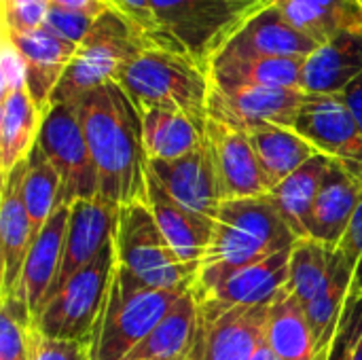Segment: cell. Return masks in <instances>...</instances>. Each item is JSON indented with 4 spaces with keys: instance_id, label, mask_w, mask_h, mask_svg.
Here are the masks:
<instances>
[{
    "instance_id": "1",
    "label": "cell",
    "mask_w": 362,
    "mask_h": 360,
    "mask_svg": "<svg viewBox=\"0 0 362 360\" xmlns=\"http://www.w3.org/2000/svg\"><path fill=\"white\" fill-rule=\"evenodd\" d=\"M93 157L100 195L115 206L146 204L148 157L142 115L119 83L91 89L74 102Z\"/></svg>"
},
{
    "instance_id": "2",
    "label": "cell",
    "mask_w": 362,
    "mask_h": 360,
    "mask_svg": "<svg viewBox=\"0 0 362 360\" xmlns=\"http://www.w3.org/2000/svg\"><path fill=\"white\" fill-rule=\"evenodd\" d=\"M299 238L282 221L267 195L225 199L214 219L212 240L193 282V297L208 293L229 272L291 250Z\"/></svg>"
},
{
    "instance_id": "3",
    "label": "cell",
    "mask_w": 362,
    "mask_h": 360,
    "mask_svg": "<svg viewBox=\"0 0 362 360\" xmlns=\"http://www.w3.org/2000/svg\"><path fill=\"white\" fill-rule=\"evenodd\" d=\"M117 83L138 112L151 108L174 110L206 127L212 87L210 68L191 55L168 47H148L123 68Z\"/></svg>"
},
{
    "instance_id": "4",
    "label": "cell",
    "mask_w": 362,
    "mask_h": 360,
    "mask_svg": "<svg viewBox=\"0 0 362 360\" xmlns=\"http://www.w3.org/2000/svg\"><path fill=\"white\" fill-rule=\"evenodd\" d=\"M185 293L189 291L153 289L117 265L106 306L91 337L89 359L125 360Z\"/></svg>"
},
{
    "instance_id": "5",
    "label": "cell",
    "mask_w": 362,
    "mask_h": 360,
    "mask_svg": "<svg viewBox=\"0 0 362 360\" xmlns=\"http://www.w3.org/2000/svg\"><path fill=\"white\" fill-rule=\"evenodd\" d=\"M148 47L159 45L117 11H104L78 45L51 104H74L91 89L117 83L123 68Z\"/></svg>"
},
{
    "instance_id": "6",
    "label": "cell",
    "mask_w": 362,
    "mask_h": 360,
    "mask_svg": "<svg viewBox=\"0 0 362 360\" xmlns=\"http://www.w3.org/2000/svg\"><path fill=\"white\" fill-rule=\"evenodd\" d=\"M161 47L210 68L221 47L259 11L248 0H151Z\"/></svg>"
},
{
    "instance_id": "7",
    "label": "cell",
    "mask_w": 362,
    "mask_h": 360,
    "mask_svg": "<svg viewBox=\"0 0 362 360\" xmlns=\"http://www.w3.org/2000/svg\"><path fill=\"white\" fill-rule=\"evenodd\" d=\"M115 252L119 267L153 289L191 291L197 278V272L180 261L161 233L148 204L138 202L119 208Z\"/></svg>"
},
{
    "instance_id": "8",
    "label": "cell",
    "mask_w": 362,
    "mask_h": 360,
    "mask_svg": "<svg viewBox=\"0 0 362 360\" xmlns=\"http://www.w3.org/2000/svg\"><path fill=\"white\" fill-rule=\"evenodd\" d=\"M117 269L115 238L93 263L76 272L66 286L42 308L34 327L38 333L62 342L91 346L95 325L106 306Z\"/></svg>"
},
{
    "instance_id": "9",
    "label": "cell",
    "mask_w": 362,
    "mask_h": 360,
    "mask_svg": "<svg viewBox=\"0 0 362 360\" xmlns=\"http://www.w3.org/2000/svg\"><path fill=\"white\" fill-rule=\"evenodd\" d=\"M36 146L62 178V206L100 195V178L74 104H51Z\"/></svg>"
},
{
    "instance_id": "10",
    "label": "cell",
    "mask_w": 362,
    "mask_h": 360,
    "mask_svg": "<svg viewBox=\"0 0 362 360\" xmlns=\"http://www.w3.org/2000/svg\"><path fill=\"white\" fill-rule=\"evenodd\" d=\"M308 93L297 87H210L208 119L248 132L259 125L295 127Z\"/></svg>"
},
{
    "instance_id": "11",
    "label": "cell",
    "mask_w": 362,
    "mask_h": 360,
    "mask_svg": "<svg viewBox=\"0 0 362 360\" xmlns=\"http://www.w3.org/2000/svg\"><path fill=\"white\" fill-rule=\"evenodd\" d=\"M291 250L233 269L208 293L195 297L199 310V327L212 325L216 318L235 308L272 303L288 286Z\"/></svg>"
},
{
    "instance_id": "12",
    "label": "cell",
    "mask_w": 362,
    "mask_h": 360,
    "mask_svg": "<svg viewBox=\"0 0 362 360\" xmlns=\"http://www.w3.org/2000/svg\"><path fill=\"white\" fill-rule=\"evenodd\" d=\"M293 129L362 182V129L339 93H308Z\"/></svg>"
},
{
    "instance_id": "13",
    "label": "cell",
    "mask_w": 362,
    "mask_h": 360,
    "mask_svg": "<svg viewBox=\"0 0 362 360\" xmlns=\"http://www.w3.org/2000/svg\"><path fill=\"white\" fill-rule=\"evenodd\" d=\"M117 219H119V206L110 204L102 195L93 199H81L70 206L62 267L45 299V306L66 286V282L76 272L93 263L98 255L112 242L117 231Z\"/></svg>"
},
{
    "instance_id": "14",
    "label": "cell",
    "mask_w": 362,
    "mask_h": 360,
    "mask_svg": "<svg viewBox=\"0 0 362 360\" xmlns=\"http://www.w3.org/2000/svg\"><path fill=\"white\" fill-rule=\"evenodd\" d=\"M206 140L212 153L223 199L263 197L272 191L246 132L216 119H208Z\"/></svg>"
},
{
    "instance_id": "15",
    "label": "cell",
    "mask_w": 362,
    "mask_h": 360,
    "mask_svg": "<svg viewBox=\"0 0 362 360\" xmlns=\"http://www.w3.org/2000/svg\"><path fill=\"white\" fill-rule=\"evenodd\" d=\"M320 45L301 34L276 4L252 15L212 57L210 64L248 57H310Z\"/></svg>"
},
{
    "instance_id": "16",
    "label": "cell",
    "mask_w": 362,
    "mask_h": 360,
    "mask_svg": "<svg viewBox=\"0 0 362 360\" xmlns=\"http://www.w3.org/2000/svg\"><path fill=\"white\" fill-rule=\"evenodd\" d=\"M148 170L180 206L204 219H216L218 208L225 199L221 193L208 140H204L197 151L180 159L148 161Z\"/></svg>"
},
{
    "instance_id": "17",
    "label": "cell",
    "mask_w": 362,
    "mask_h": 360,
    "mask_svg": "<svg viewBox=\"0 0 362 360\" xmlns=\"http://www.w3.org/2000/svg\"><path fill=\"white\" fill-rule=\"evenodd\" d=\"M28 161V159H25ZM25 161L15 166L2 180V204H0V291L2 299L17 295L25 259L36 240L32 221L28 216L21 185L25 174Z\"/></svg>"
},
{
    "instance_id": "18",
    "label": "cell",
    "mask_w": 362,
    "mask_h": 360,
    "mask_svg": "<svg viewBox=\"0 0 362 360\" xmlns=\"http://www.w3.org/2000/svg\"><path fill=\"white\" fill-rule=\"evenodd\" d=\"M265 306L235 308L208 327H199L189 360H252L265 344Z\"/></svg>"
},
{
    "instance_id": "19",
    "label": "cell",
    "mask_w": 362,
    "mask_h": 360,
    "mask_svg": "<svg viewBox=\"0 0 362 360\" xmlns=\"http://www.w3.org/2000/svg\"><path fill=\"white\" fill-rule=\"evenodd\" d=\"M361 199V180L346 166L331 159L310 214L308 238L320 242L329 250H335L346 238Z\"/></svg>"
},
{
    "instance_id": "20",
    "label": "cell",
    "mask_w": 362,
    "mask_h": 360,
    "mask_svg": "<svg viewBox=\"0 0 362 360\" xmlns=\"http://www.w3.org/2000/svg\"><path fill=\"white\" fill-rule=\"evenodd\" d=\"M8 40L19 51L23 64H25V87L36 102V106L47 115L53 102V93L76 55L78 45L59 38L57 34L49 32L45 25L30 34H6Z\"/></svg>"
},
{
    "instance_id": "21",
    "label": "cell",
    "mask_w": 362,
    "mask_h": 360,
    "mask_svg": "<svg viewBox=\"0 0 362 360\" xmlns=\"http://www.w3.org/2000/svg\"><path fill=\"white\" fill-rule=\"evenodd\" d=\"M146 204H148L161 233L165 236L170 246L176 250L180 261L185 265H189L191 269L199 272L202 259L212 240L214 221L204 219V216L187 210L185 206H180L157 182V178L151 174V170H148V178H146Z\"/></svg>"
},
{
    "instance_id": "22",
    "label": "cell",
    "mask_w": 362,
    "mask_h": 360,
    "mask_svg": "<svg viewBox=\"0 0 362 360\" xmlns=\"http://www.w3.org/2000/svg\"><path fill=\"white\" fill-rule=\"evenodd\" d=\"M68 221H70V206H59L47 225L36 236L30 255L23 265L21 282L17 289V297L25 301L30 308L32 318L40 314L45 299L59 274L64 246H66V233H68Z\"/></svg>"
},
{
    "instance_id": "23",
    "label": "cell",
    "mask_w": 362,
    "mask_h": 360,
    "mask_svg": "<svg viewBox=\"0 0 362 360\" xmlns=\"http://www.w3.org/2000/svg\"><path fill=\"white\" fill-rule=\"evenodd\" d=\"M362 74V28L346 30L320 45L303 64L301 89L337 95Z\"/></svg>"
},
{
    "instance_id": "24",
    "label": "cell",
    "mask_w": 362,
    "mask_h": 360,
    "mask_svg": "<svg viewBox=\"0 0 362 360\" xmlns=\"http://www.w3.org/2000/svg\"><path fill=\"white\" fill-rule=\"evenodd\" d=\"M354 274H356L354 257L346 248L337 246L333 250V265H331V274H329L325 286L305 306L320 360H327L329 352H331L344 310L354 291Z\"/></svg>"
},
{
    "instance_id": "25",
    "label": "cell",
    "mask_w": 362,
    "mask_h": 360,
    "mask_svg": "<svg viewBox=\"0 0 362 360\" xmlns=\"http://www.w3.org/2000/svg\"><path fill=\"white\" fill-rule=\"evenodd\" d=\"M45 112L32 100L28 87L2 91L0 104V174L2 180L25 161L38 142Z\"/></svg>"
},
{
    "instance_id": "26",
    "label": "cell",
    "mask_w": 362,
    "mask_h": 360,
    "mask_svg": "<svg viewBox=\"0 0 362 360\" xmlns=\"http://www.w3.org/2000/svg\"><path fill=\"white\" fill-rule=\"evenodd\" d=\"M199 333V310L193 293H185L165 318L125 360H189Z\"/></svg>"
},
{
    "instance_id": "27",
    "label": "cell",
    "mask_w": 362,
    "mask_h": 360,
    "mask_svg": "<svg viewBox=\"0 0 362 360\" xmlns=\"http://www.w3.org/2000/svg\"><path fill=\"white\" fill-rule=\"evenodd\" d=\"M265 344L282 360H320L305 306L288 289L269 303Z\"/></svg>"
},
{
    "instance_id": "28",
    "label": "cell",
    "mask_w": 362,
    "mask_h": 360,
    "mask_svg": "<svg viewBox=\"0 0 362 360\" xmlns=\"http://www.w3.org/2000/svg\"><path fill=\"white\" fill-rule=\"evenodd\" d=\"M329 166H331V157L318 153L267 193L272 206L278 210L282 221L291 227V231L299 240H310L308 238L310 214Z\"/></svg>"
},
{
    "instance_id": "29",
    "label": "cell",
    "mask_w": 362,
    "mask_h": 360,
    "mask_svg": "<svg viewBox=\"0 0 362 360\" xmlns=\"http://www.w3.org/2000/svg\"><path fill=\"white\" fill-rule=\"evenodd\" d=\"M276 6L288 23L318 45L339 32L362 28L361 0H278Z\"/></svg>"
},
{
    "instance_id": "30",
    "label": "cell",
    "mask_w": 362,
    "mask_h": 360,
    "mask_svg": "<svg viewBox=\"0 0 362 360\" xmlns=\"http://www.w3.org/2000/svg\"><path fill=\"white\" fill-rule=\"evenodd\" d=\"M142 115V136L148 161H172L197 151L206 140V127L187 115L151 108Z\"/></svg>"
},
{
    "instance_id": "31",
    "label": "cell",
    "mask_w": 362,
    "mask_h": 360,
    "mask_svg": "<svg viewBox=\"0 0 362 360\" xmlns=\"http://www.w3.org/2000/svg\"><path fill=\"white\" fill-rule=\"evenodd\" d=\"M246 134L272 189L288 178L295 170H299L305 161L318 155L316 146L291 127L259 125L248 129Z\"/></svg>"
},
{
    "instance_id": "32",
    "label": "cell",
    "mask_w": 362,
    "mask_h": 360,
    "mask_svg": "<svg viewBox=\"0 0 362 360\" xmlns=\"http://www.w3.org/2000/svg\"><path fill=\"white\" fill-rule=\"evenodd\" d=\"M305 57H248L210 64L216 87H297L301 89Z\"/></svg>"
},
{
    "instance_id": "33",
    "label": "cell",
    "mask_w": 362,
    "mask_h": 360,
    "mask_svg": "<svg viewBox=\"0 0 362 360\" xmlns=\"http://www.w3.org/2000/svg\"><path fill=\"white\" fill-rule=\"evenodd\" d=\"M21 195L34 233L38 236L51 214L62 206V178L38 146H34L25 161Z\"/></svg>"
},
{
    "instance_id": "34",
    "label": "cell",
    "mask_w": 362,
    "mask_h": 360,
    "mask_svg": "<svg viewBox=\"0 0 362 360\" xmlns=\"http://www.w3.org/2000/svg\"><path fill=\"white\" fill-rule=\"evenodd\" d=\"M333 265V250L316 240H299L291 250L288 291L299 303L308 306L325 286Z\"/></svg>"
},
{
    "instance_id": "35",
    "label": "cell",
    "mask_w": 362,
    "mask_h": 360,
    "mask_svg": "<svg viewBox=\"0 0 362 360\" xmlns=\"http://www.w3.org/2000/svg\"><path fill=\"white\" fill-rule=\"evenodd\" d=\"M34 318L17 295L4 297L0 308V360H30Z\"/></svg>"
},
{
    "instance_id": "36",
    "label": "cell",
    "mask_w": 362,
    "mask_h": 360,
    "mask_svg": "<svg viewBox=\"0 0 362 360\" xmlns=\"http://www.w3.org/2000/svg\"><path fill=\"white\" fill-rule=\"evenodd\" d=\"M327 360H362V295L352 291Z\"/></svg>"
},
{
    "instance_id": "37",
    "label": "cell",
    "mask_w": 362,
    "mask_h": 360,
    "mask_svg": "<svg viewBox=\"0 0 362 360\" xmlns=\"http://www.w3.org/2000/svg\"><path fill=\"white\" fill-rule=\"evenodd\" d=\"M49 0H2V17L6 34H30L45 25Z\"/></svg>"
},
{
    "instance_id": "38",
    "label": "cell",
    "mask_w": 362,
    "mask_h": 360,
    "mask_svg": "<svg viewBox=\"0 0 362 360\" xmlns=\"http://www.w3.org/2000/svg\"><path fill=\"white\" fill-rule=\"evenodd\" d=\"M98 17L89 15V13H81V11H68V8H59V6H49L47 13V21L45 28L53 34H57L59 38H66L74 45H81L83 38L87 36V32L91 30V25L95 23Z\"/></svg>"
},
{
    "instance_id": "39",
    "label": "cell",
    "mask_w": 362,
    "mask_h": 360,
    "mask_svg": "<svg viewBox=\"0 0 362 360\" xmlns=\"http://www.w3.org/2000/svg\"><path fill=\"white\" fill-rule=\"evenodd\" d=\"M30 360H91L89 346L81 342H62L45 337L32 329L30 335Z\"/></svg>"
},
{
    "instance_id": "40",
    "label": "cell",
    "mask_w": 362,
    "mask_h": 360,
    "mask_svg": "<svg viewBox=\"0 0 362 360\" xmlns=\"http://www.w3.org/2000/svg\"><path fill=\"white\" fill-rule=\"evenodd\" d=\"M108 8L117 11L119 15H123L125 19H129L132 23H136L140 30H144L159 47V32H157V21H155V13L151 6V0H104Z\"/></svg>"
},
{
    "instance_id": "41",
    "label": "cell",
    "mask_w": 362,
    "mask_h": 360,
    "mask_svg": "<svg viewBox=\"0 0 362 360\" xmlns=\"http://www.w3.org/2000/svg\"><path fill=\"white\" fill-rule=\"evenodd\" d=\"M25 85V64L15 49V45L8 40V36L2 34V91L23 87Z\"/></svg>"
},
{
    "instance_id": "42",
    "label": "cell",
    "mask_w": 362,
    "mask_h": 360,
    "mask_svg": "<svg viewBox=\"0 0 362 360\" xmlns=\"http://www.w3.org/2000/svg\"><path fill=\"white\" fill-rule=\"evenodd\" d=\"M341 248H346L354 261H356V274H354V291L362 295V199L354 219H352V225L346 233V238L341 240L339 244Z\"/></svg>"
},
{
    "instance_id": "43",
    "label": "cell",
    "mask_w": 362,
    "mask_h": 360,
    "mask_svg": "<svg viewBox=\"0 0 362 360\" xmlns=\"http://www.w3.org/2000/svg\"><path fill=\"white\" fill-rule=\"evenodd\" d=\"M346 102V106L350 108L352 117L356 119V123L362 129V74L358 79H354L341 93H339Z\"/></svg>"
},
{
    "instance_id": "44",
    "label": "cell",
    "mask_w": 362,
    "mask_h": 360,
    "mask_svg": "<svg viewBox=\"0 0 362 360\" xmlns=\"http://www.w3.org/2000/svg\"><path fill=\"white\" fill-rule=\"evenodd\" d=\"M51 6H59V8H68V11H81V13H89L93 17H100L104 11H108L104 0H49Z\"/></svg>"
},
{
    "instance_id": "45",
    "label": "cell",
    "mask_w": 362,
    "mask_h": 360,
    "mask_svg": "<svg viewBox=\"0 0 362 360\" xmlns=\"http://www.w3.org/2000/svg\"><path fill=\"white\" fill-rule=\"evenodd\" d=\"M252 360H282V359H278V356L274 354V350H272L267 344H263V346L259 348V352L255 354V359Z\"/></svg>"
},
{
    "instance_id": "46",
    "label": "cell",
    "mask_w": 362,
    "mask_h": 360,
    "mask_svg": "<svg viewBox=\"0 0 362 360\" xmlns=\"http://www.w3.org/2000/svg\"><path fill=\"white\" fill-rule=\"evenodd\" d=\"M248 2H252V4H257V6H272V4H276L278 0H248Z\"/></svg>"
}]
</instances>
